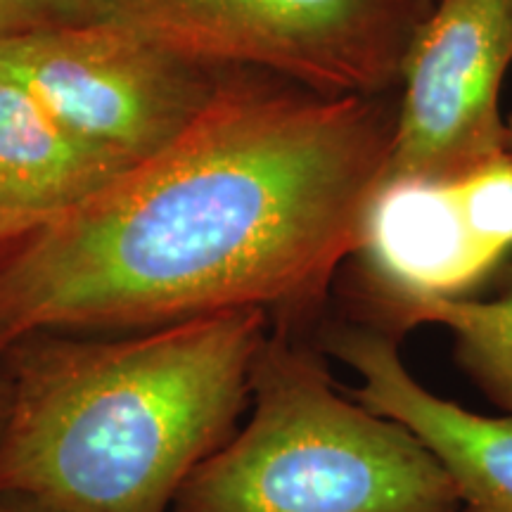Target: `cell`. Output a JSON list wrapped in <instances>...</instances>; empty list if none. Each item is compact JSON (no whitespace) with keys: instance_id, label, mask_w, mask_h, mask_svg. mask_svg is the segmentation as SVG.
Segmentation results:
<instances>
[{"instance_id":"8fae6325","label":"cell","mask_w":512,"mask_h":512,"mask_svg":"<svg viewBox=\"0 0 512 512\" xmlns=\"http://www.w3.org/2000/svg\"><path fill=\"white\" fill-rule=\"evenodd\" d=\"M472 233L508 254L512 249V157L508 152L453 178Z\"/></svg>"},{"instance_id":"7a4b0ae2","label":"cell","mask_w":512,"mask_h":512,"mask_svg":"<svg viewBox=\"0 0 512 512\" xmlns=\"http://www.w3.org/2000/svg\"><path fill=\"white\" fill-rule=\"evenodd\" d=\"M268 330L266 311L233 309L12 347L0 494L50 512H166L230 439Z\"/></svg>"},{"instance_id":"9c48e42d","label":"cell","mask_w":512,"mask_h":512,"mask_svg":"<svg viewBox=\"0 0 512 512\" xmlns=\"http://www.w3.org/2000/svg\"><path fill=\"white\" fill-rule=\"evenodd\" d=\"M128 169L0 76V230L72 207Z\"/></svg>"},{"instance_id":"2e32d148","label":"cell","mask_w":512,"mask_h":512,"mask_svg":"<svg viewBox=\"0 0 512 512\" xmlns=\"http://www.w3.org/2000/svg\"><path fill=\"white\" fill-rule=\"evenodd\" d=\"M463 512H465V510H463Z\"/></svg>"},{"instance_id":"6da1fadb","label":"cell","mask_w":512,"mask_h":512,"mask_svg":"<svg viewBox=\"0 0 512 512\" xmlns=\"http://www.w3.org/2000/svg\"><path fill=\"white\" fill-rule=\"evenodd\" d=\"M387 95L226 69L157 157L0 230V356L41 335H126L233 309L290 328L323 304L389 162Z\"/></svg>"},{"instance_id":"52a82bcc","label":"cell","mask_w":512,"mask_h":512,"mask_svg":"<svg viewBox=\"0 0 512 512\" xmlns=\"http://www.w3.org/2000/svg\"><path fill=\"white\" fill-rule=\"evenodd\" d=\"M505 254L472 233L453 178L382 176L363 209L351 261V292L375 323L396 337L415 306L467 299Z\"/></svg>"},{"instance_id":"5b68a950","label":"cell","mask_w":512,"mask_h":512,"mask_svg":"<svg viewBox=\"0 0 512 512\" xmlns=\"http://www.w3.org/2000/svg\"><path fill=\"white\" fill-rule=\"evenodd\" d=\"M223 72L93 15L31 29L0 50L3 79L131 166L157 157L195 124Z\"/></svg>"},{"instance_id":"9a60e30c","label":"cell","mask_w":512,"mask_h":512,"mask_svg":"<svg viewBox=\"0 0 512 512\" xmlns=\"http://www.w3.org/2000/svg\"><path fill=\"white\" fill-rule=\"evenodd\" d=\"M505 152L512 157V114L505 117Z\"/></svg>"},{"instance_id":"ba28073f","label":"cell","mask_w":512,"mask_h":512,"mask_svg":"<svg viewBox=\"0 0 512 512\" xmlns=\"http://www.w3.org/2000/svg\"><path fill=\"white\" fill-rule=\"evenodd\" d=\"M320 351L339 358L363 384L349 389L368 411L411 430L456 484L465 512H512V415L486 418L425 389L403 366L396 337L370 325L335 323Z\"/></svg>"},{"instance_id":"8992f818","label":"cell","mask_w":512,"mask_h":512,"mask_svg":"<svg viewBox=\"0 0 512 512\" xmlns=\"http://www.w3.org/2000/svg\"><path fill=\"white\" fill-rule=\"evenodd\" d=\"M512 0H434L401 69L384 176L456 178L505 152Z\"/></svg>"},{"instance_id":"5bb4252c","label":"cell","mask_w":512,"mask_h":512,"mask_svg":"<svg viewBox=\"0 0 512 512\" xmlns=\"http://www.w3.org/2000/svg\"><path fill=\"white\" fill-rule=\"evenodd\" d=\"M10 401H12V387L8 375L0 373V432H3L5 420H8L10 413Z\"/></svg>"},{"instance_id":"277c9868","label":"cell","mask_w":512,"mask_h":512,"mask_svg":"<svg viewBox=\"0 0 512 512\" xmlns=\"http://www.w3.org/2000/svg\"><path fill=\"white\" fill-rule=\"evenodd\" d=\"M166 50L323 95H387L434 0H86Z\"/></svg>"},{"instance_id":"30bf717a","label":"cell","mask_w":512,"mask_h":512,"mask_svg":"<svg viewBox=\"0 0 512 512\" xmlns=\"http://www.w3.org/2000/svg\"><path fill=\"white\" fill-rule=\"evenodd\" d=\"M427 323L451 332L465 373L512 415V292L491 302L439 299L420 304L406 313L401 330Z\"/></svg>"},{"instance_id":"7c38bea8","label":"cell","mask_w":512,"mask_h":512,"mask_svg":"<svg viewBox=\"0 0 512 512\" xmlns=\"http://www.w3.org/2000/svg\"><path fill=\"white\" fill-rule=\"evenodd\" d=\"M79 17H91L86 0H0V50L31 29Z\"/></svg>"},{"instance_id":"3957f363","label":"cell","mask_w":512,"mask_h":512,"mask_svg":"<svg viewBox=\"0 0 512 512\" xmlns=\"http://www.w3.org/2000/svg\"><path fill=\"white\" fill-rule=\"evenodd\" d=\"M249 399L247 427L192 472L176 512H463L430 448L344 399L290 328L261 347Z\"/></svg>"},{"instance_id":"4fadbf2b","label":"cell","mask_w":512,"mask_h":512,"mask_svg":"<svg viewBox=\"0 0 512 512\" xmlns=\"http://www.w3.org/2000/svg\"><path fill=\"white\" fill-rule=\"evenodd\" d=\"M0 512H50V510L41 508L38 503L27 501V498L0 494Z\"/></svg>"}]
</instances>
